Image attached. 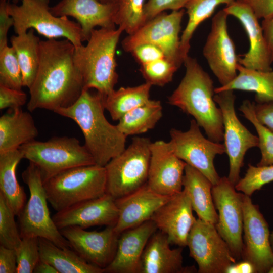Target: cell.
Here are the masks:
<instances>
[{
	"label": "cell",
	"mask_w": 273,
	"mask_h": 273,
	"mask_svg": "<svg viewBox=\"0 0 273 273\" xmlns=\"http://www.w3.org/2000/svg\"><path fill=\"white\" fill-rule=\"evenodd\" d=\"M74 51L75 46L67 39L40 40L39 67L29 88L30 112L67 107L80 96L84 87L74 63Z\"/></svg>",
	"instance_id": "obj_1"
},
{
	"label": "cell",
	"mask_w": 273,
	"mask_h": 273,
	"mask_svg": "<svg viewBox=\"0 0 273 273\" xmlns=\"http://www.w3.org/2000/svg\"><path fill=\"white\" fill-rule=\"evenodd\" d=\"M104 97L97 92L84 89L72 105L54 111L78 125L84 137V145L96 164L102 166L125 149L127 137L106 118Z\"/></svg>",
	"instance_id": "obj_2"
},
{
	"label": "cell",
	"mask_w": 273,
	"mask_h": 273,
	"mask_svg": "<svg viewBox=\"0 0 273 273\" xmlns=\"http://www.w3.org/2000/svg\"><path fill=\"white\" fill-rule=\"evenodd\" d=\"M183 64L185 75L168 102L193 116L209 140L220 143L223 141V117L214 99L213 81L196 59L188 55Z\"/></svg>",
	"instance_id": "obj_3"
},
{
	"label": "cell",
	"mask_w": 273,
	"mask_h": 273,
	"mask_svg": "<svg viewBox=\"0 0 273 273\" xmlns=\"http://www.w3.org/2000/svg\"><path fill=\"white\" fill-rule=\"evenodd\" d=\"M123 31L120 27L95 29L86 46L75 47L74 63L84 89H95L103 97L114 89L118 78L116 50Z\"/></svg>",
	"instance_id": "obj_4"
},
{
	"label": "cell",
	"mask_w": 273,
	"mask_h": 273,
	"mask_svg": "<svg viewBox=\"0 0 273 273\" xmlns=\"http://www.w3.org/2000/svg\"><path fill=\"white\" fill-rule=\"evenodd\" d=\"M48 202L56 212L106 193L104 166H80L64 170L44 184Z\"/></svg>",
	"instance_id": "obj_5"
},
{
	"label": "cell",
	"mask_w": 273,
	"mask_h": 273,
	"mask_svg": "<svg viewBox=\"0 0 273 273\" xmlns=\"http://www.w3.org/2000/svg\"><path fill=\"white\" fill-rule=\"evenodd\" d=\"M19 149L23 158L39 170L43 184L67 169L96 164L85 146L74 137H54L46 141L33 140Z\"/></svg>",
	"instance_id": "obj_6"
},
{
	"label": "cell",
	"mask_w": 273,
	"mask_h": 273,
	"mask_svg": "<svg viewBox=\"0 0 273 273\" xmlns=\"http://www.w3.org/2000/svg\"><path fill=\"white\" fill-rule=\"evenodd\" d=\"M49 3L50 0H22L20 5L9 3L8 10L14 20L15 34H24L33 29L47 39L63 37L75 47L82 45L83 39L80 24L67 16L53 15Z\"/></svg>",
	"instance_id": "obj_7"
},
{
	"label": "cell",
	"mask_w": 273,
	"mask_h": 273,
	"mask_svg": "<svg viewBox=\"0 0 273 273\" xmlns=\"http://www.w3.org/2000/svg\"><path fill=\"white\" fill-rule=\"evenodd\" d=\"M30 196L17 215L22 238L35 237L50 240L62 248H71L51 217L44 184L38 168L29 164L22 173Z\"/></svg>",
	"instance_id": "obj_8"
},
{
	"label": "cell",
	"mask_w": 273,
	"mask_h": 273,
	"mask_svg": "<svg viewBox=\"0 0 273 273\" xmlns=\"http://www.w3.org/2000/svg\"><path fill=\"white\" fill-rule=\"evenodd\" d=\"M151 143L148 138L134 137L128 148L104 166L106 193L117 199L147 184Z\"/></svg>",
	"instance_id": "obj_9"
},
{
	"label": "cell",
	"mask_w": 273,
	"mask_h": 273,
	"mask_svg": "<svg viewBox=\"0 0 273 273\" xmlns=\"http://www.w3.org/2000/svg\"><path fill=\"white\" fill-rule=\"evenodd\" d=\"M184 13V9L169 14L164 12L146 21L136 31L122 40L123 50L130 53L139 45L153 44L162 51L166 58L180 67L184 61L179 37Z\"/></svg>",
	"instance_id": "obj_10"
},
{
	"label": "cell",
	"mask_w": 273,
	"mask_h": 273,
	"mask_svg": "<svg viewBox=\"0 0 273 273\" xmlns=\"http://www.w3.org/2000/svg\"><path fill=\"white\" fill-rule=\"evenodd\" d=\"M200 127L192 119L186 131L172 128L168 142L177 157L203 174L213 186L221 177L216 171L214 160L217 155L225 153V148L224 144L206 139Z\"/></svg>",
	"instance_id": "obj_11"
},
{
	"label": "cell",
	"mask_w": 273,
	"mask_h": 273,
	"mask_svg": "<svg viewBox=\"0 0 273 273\" xmlns=\"http://www.w3.org/2000/svg\"><path fill=\"white\" fill-rule=\"evenodd\" d=\"M234 90L215 93L214 99L220 108L223 117V141L229 159V180L235 186L240 180V170L247 151L258 146L257 136L252 134L240 122L235 111Z\"/></svg>",
	"instance_id": "obj_12"
},
{
	"label": "cell",
	"mask_w": 273,
	"mask_h": 273,
	"mask_svg": "<svg viewBox=\"0 0 273 273\" xmlns=\"http://www.w3.org/2000/svg\"><path fill=\"white\" fill-rule=\"evenodd\" d=\"M187 246L198 265L199 273H226L237 262L215 224L198 218L189 234Z\"/></svg>",
	"instance_id": "obj_13"
},
{
	"label": "cell",
	"mask_w": 273,
	"mask_h": 273,
	"mask_svg": "<svg viewBox=\"0 0 273 273\" xmlns=\"http://www.w3.org/2000/svg\"><path fill=\"white\" fill-rule=\"evenodd\" d=\"M212 194L218 212L216 229L229 245L237 260L241 259L243 245V193L238 192L228 177H220Z\"/></svg>",
	"instance_id": "obj_14"
},
{
	"label": "cell",
	"mask_w": 273,
	"mask_h": 273,
	"mask_svg": "<svg viewBox=\"0 0 273 273\" xmlns=\"http://www.w3.org/2000/svg\"><path fill=\"white\" fill-rule=\"evenodd\" d=\"M243 245L241 259L251 263L256 273H268L273 265L270 232L259 206L243 194Z\"/></svg>",
	"instance_id": "obj_15"
},
{
	"label": "cell",
	"mask_w": 273,
	"mask_h": 273,
	"mask_svg": "<svg viewBox=\"0 0 273 273\" xmlns=\"http://www.w3.org/2000/svg\"><path fill=\"white\" fill-rule=\"evenodd\" d=\"M228 16L223 9L214 15L203 49V56L221 86L235 78L239 64L235 44L228 33Z\"/></svg>",
	"instance_id": "obj_16"
},
{
	"label": "cell",
	"mask_w": 273,
	"mask_h": 273,
	"mask_svg": "<svg viewBox=\"0 0 273 273\" xmlns=\"http://www.w3.org/2000/svg\"><path fill=\"white\" fill-rule=\"evenodd\" d=\"M60 231L71 248L88 263L105 269L112 261L119 236L114 226H107L101 231L69 226Z\"/></svg>",
	"instance_id": "obj_17"
},
{
	"label": "cell",
	"mask_w": 273,
	"mask_h": 273,
	"mask_svg": "<svg viewBox=\"0 0 273 273\" xmlns=\"http://www.w3.org/2000/svg\"><path fill=\"white\" fill-rule=\"evenodd\" d=\"M150 151L148 186L164 196H172L181 192L187 163L175 155L169 142H151Z\"/></svg>",
	"instance_id": "obj_18"
},
{
	"label": "cell",
	"mask_w": 273,
	"mask_h": 273,
	"mask_svg": "<svg viewBox=\"0 0 273 273\" xmlns=\"http://www.w3.org/2000/svg\"><path fill=\"white\" fill-rule=\"evenodd\" d=\"M118 217L115 199L107 193L56 212L52 216L59 230L69 226L84 229L98 225L114 226Z\"/></svg>",
	"instance_id": "obj_19"
},
{
	"label": "cell",
	"mask_w": 273,
	"mask_h": 273,
	"mask_svg": "<svg viewBox=\"0 0 273 273\" xmlns=\"http://www.w3.org/2000/svg\"><path fill=\"white\" fill-rule=\"evenodd\" d=\"M190 200L183 190L163 204L151 220L164 233L171 244L185 247L189 234L196 218Z\"/></svg>",
	"instance_id": "obj_20"
},
{
	"label": "cell",
	"mask_w": 273,
	"mask_h": 273,
	"mask_svg": "<svg viewBox=\"0 0 273 273\" xmlns=\"http://www.w3.org/2000/svg\"><path fill=\"white\" fill-rule=\"evenodd\" d=\"M223 10L240 21L249 39L248 51L243 58H238L239 64L251 69L272 70V62L261 25L250 7L241 0H235Z\"/></svg>",
	"instance_id": "obj_21"
},
{
	"label": "cell",
	"mask_w": 273,
	"mask_h": 273,
	"mask_svg": "<svg viewBox=\"0 0 273 273\" xmlns=\"http://www.w3.org/2000/svg\"><path fill=\"white\" fill-rule=\"evenodd\" d=\"M117 4H105L98 0H61L50 7L56 16H70L81 28L83 41H87L97 26L115 28L114 19Z\"/></svg>",
	"instance_id": "obj_22"
},
{
	"label": "cell",
	"mask_w": 273,
	"mask_h": 273,
	"mask_svg": "<svg viewBox=\"0 0 273 273\" xmlns=\"http://www.w3.org/2000/svg\"><path fill=\"white\" fill-rule=\"evenodd\" d=\"M157 230L154 222L149 220L121 233L115 256L105 272L140 273L144 249Z\"/></svg>",
	"instance_id": "obj_23"
},
{
	"label": "cell",
	"mask_w": 273,
	"mask_h": 273,
	"mask_svg": "<svg viewBox=\"0 0 273 273\" xmlns=\"http://www.w3.org/2000/svg\"><path fill=\"white\" fill-rule=\"evenodd\" d=\"M171 197L156 193L146 184L135 191L115 199L118 217L114 231L120 235L125 230L151 220L154 213Z\"/></svg>",
	"instance_id": "obj_24"
},
{
	"label": "cell",
	"mask_w": 273,
	"mask_h": 273,
	"mask_svg": "<svg viewBox=\"0 0 273 273\" xmlns=\"http://www.w3.org/2000/svg\"><path fill=\"white\" fill-rule=\"evenodd\" d=\"M167 236L156 231L144 249L140 273H191L197 271L194 266H184L183 248L172 249Z\"/></svg>",
	"instance_id": "obj_25"
},
{
	"label": "cell",
	"mask_w": 273,
	"mask_h": 273,
	"mask_svg": "<svg viewBox=\"0 0 273 273\" xmlns=\"http://www.w3.org/2000/svg\"><path fill=\"white\" fill-rule=\"evenodd\" d=\"M213 184L203 174L187 164L183 178V190L188 195L198 218L215 224L218 214L214 203Z\"/></svg>",
	"instance_id": "obj_26"
},
{
	"label": "cell",
	"mask_w": 273,
	"mask_h": 273,
	"mask_svg": "<svg viewBox=\"0 0 273 273\" xmlns=\"http://www.w3.org/2000/svg\"><path fill=\"white\" fill-rule=\"evenodd\" d=\"M31 115L21 108L11 110L0 117V153L18 149L37 136Z\"/></svg>",
	"instance_id": "obj_27"
},
{
	"label": "cell",
	"mask_w": 273,
	"mask_h": 273,
	"mask_svg": "<svg viewBox=\"0 0 273 273\" xmlns=\"http://www.w3.org/2000/svg\"><path fill=\"white\" fill-rule=\"evenodd\" d=\"M23 158L18 149L0 153V193L17 216L26 203V195L17 179L16 168Z\"/></svg>",
	"instance_id": "obj_28"
},
{
	"label": "cell",
	"mask_w": 273,
	"mask_h": 273,
	"mask_svg": "<svg viewBox=\"0 0 273 273\" xmlns=\"http://www.w3.org/2000/svg\"><path fill=\"white\" fill-rule=\"evenodd\" d=\"M40 260L58 273H103L105 269L88 263L70 248H62L50 240L38 238Z\"/></svg>",
	"instance_id": "obj_29"
},
{
	"label": "cell",
	"mask_w": 273,
	"mask_h": 273,
	"mask_svg": "<svg viewBox=\"0 0 273 273\" xmlns=\"http://www.w3.org/2000/svg\"><path fill=\"white\" fill-rule=\"evenodd\" d=\"M238 74L228 84L215 88V93L240 90L255 93L257 103H273V70L259 71L238 64Z\"/></svg>",
	"instance_id": "obj_30"
},
{
	"label": "cell",
	"mask_w": 273,
	"mask_h": 273,
	"mask_svg": "<svg viewBox=\"0 0 273 273\" xmlns=\"http://www.w3.org/2000/svg\"><path fill=\"white\" fill-rule=\"evenodd\" d=\"M30 29L26 33L13 35L10 39L21 70L23 86L29 88L36 76L39 62L40 40Z\"/></svg>",
	"instance_id": "obj_31"
},
{
	"label": "cell",
	"mask_w": 273,
	"mask_h": 273,
	"mask_svg": "<svg viewBox=\"0 0 273 273\" xmlns=\"http://www.w3.org/2000/svg\"><path fill=\"white\" fill-rule=\"evenodd\" d=\"M152 85L145 82L133 87L114 89L104 97V105L112 119L118 121L125 114L141 106L150 99Z\"/></svg>",
	"instance_id": "obj_32"
},
{
	"label": "cell",
	"mask_w": 273,
	"mask_h": 273,
	"mask_svg": "<svg viewBox=\"0 0 273 273\" xmlns=\"http://www.w3.org/2000/svg\"><path fill=\"white\" fill-rule=\"evenodd\" d=\"M162 116L160 101L150 99L125 114L116 125L126 136L140 134L153 129Z\"/></svg>",
	"instance_id": "obj_33"
},
{
	"label": "cell",
	"mask_w": 273,
	"mask_h": 273,
	"mask_svg": "<svg viewBox=\"0 0 273 273\" xmlns=\"http://www.w3.org/2000/svg\"><path fill=\"white\" fill-rule=\"evenodd\" d=\"M235 0H189L185 8L188 16L186 28L180 36V49L184 59L189 55L190 41L199 25L209 18L221 4L226 6Z\"/></svg>",
	"instance_id": "obj_34"
},
{
	"label": "cell",
	"mask_w": 273,
	"mask_h": 273,
	"mask_svg": "<svg viewBox=\"0 0 273 273\" xmlns=\"http://www.w3.org/2000/svg\"><path fill=\"white\" fill-rule=\"evenodd\" d=\"M239 110L255 127L258 139L261 159L257 166L273 165V131L261 123L256 117L254 103L248 100L243 101Z\"/></svg>",
	"instance_id": "obj_35"
},
{
	"label": "cell",
	"mask_w": 273,
	"mask_h": 273,
	"mask_svg": "<svg viewBox=\"0 0 273 273\" xmlns=\"http://www.w3.org/2000/svg\"><path fill=\"white\" fill-rule=\"evenodd\" d=\"M145 0H119L115 16V25L128 35L136 31L146 22L144 17Z\"/></svg>",
	"instance_id": "obj_36"
},
{
	"label": "cell",
	"mask_w": 273,
	"mask_h": 273,
	"mask_svg": "<svg viewBox=\"0 0 273 273\" xmlns=\"http://www.w3.org/2000/svg\"><path fill=\"white\" fill-rule=\"evenodd\" d=\"M0 85L16 89L23 87L21 70L12 46L0 50Z\"/></svg>",
	"instance_id": "obj_37"
},
{
	"label": "cell",
	"mask_w": 273,
	"mask_h": 273,
	"mask_svg": "<svg viewBox=\"0 0 273 273\" xmlns=\"http://www.w3.org/2000/svg\"><path fill=\"white\" fill-rule=\"evenodd\" d=\"M15 214L4 196L0 193V244L16 250L22 238L15 220Z\"/></svg>",
	"instance_id": "obj_38"
},
{
	"label": "cell",
	"mask_w": 273,
	"mask_h": 273,
	"mask_svg": "<svg viewBox=\"0 0 273 273\" xmlns=\"http://www.w3.org/2000/svg\"><path fill=\"white\" fill-rule=\"evenodd\" d=\"M272 181L273 165L255 166L249 164L244 176L235 187L238 192L251 197L255 192Z\"/></svg>",
	"instance_id": "obj_39"
},
{
	"label": "cell",
	"mask_w": 273,
	"mask_h": 273,
	"mask_svg": "<svg viewBox=\"0 0 273 273\" xmlns=\"http://www.w3.org/2000/svg\"><path fill=\"white\" fill-rule=\"evenodd\" d=\"M179 67L166 57L141 65L140 71L146 82L163 86L171 82Z\"/></svg>",
	"instance_id": "obj_40"
},
{
	"label": "cell",
	"mask_w": 273,
	"mask_h": 273,
	"mask_svg": "<svg viewBox=\"0 0 273 273\" xmlns=\"http://www.w3.org/2000/svg\"><path fill=\"white\" fill-rule=\"evenodd\" d=\"M17 257V273H32L40 260L38 238H22L21 244L15 250Z\"/></svg>",
	"instance_id": "obj_41"
},
{
	"label": "cell",
	"mask_w": 273,
	"mask_h": 273,
	"mask_svg": "<svg viewBox=\"0 0 273 273\" xmlns=\"http://www.w3.org/2000/svg\"><path fill=\"white\" fill-rule=\"evenodd\" d=\"M189 0H148L144 6V17L147 21L167 10H179L185 8ZM146 23V22H145Z\"/></svg>",
	"instance_id": "obj_42"
},
{
	"label": "cell",
	"mask_w": 273,
	"mask_h": 273,
	"mask_svg": "<svg viewBox=\"0 0 273 273\" xmlns=\"http://www.w3.org/2000/svg\"><path fill=\"white\" fill-rule=\"evenodd\" d=\"M27 100L25 93L0 85V109L9 108L13 110L21 108Z\"/></svg>",
	"instance_id": "obj_43"
},
{
	"label": "cell",
	"mask_w": 273,
	"mask_h": 273,
	"mask_svg": "<svg viewBox=\"0 0 273 273\" xmlns=\"http://www.w3.org/2000/svg\"><path fill=\"white\" fill-rule=\"evenodd\" d=\"M140 65L166 57L162 51L153 44L144 43L138 46L130 52Z\"/></svg>",
	"instance_id": "obj_44"
},
{
	"label": "cell",
	"mask_w": 273,
	"mask_h": 273,
	"mask_svg": "<svg viewBox=\"0 0 273 273\" xmlns=\"http://www.w3.org/2000/svg\"><path fill=\"white\" fill-rule=\"evenodd\" d=\"M9 4V0H0V50L8 46V32L14 25V20L8 10Z\"/></svg>",
	"instance_id": "obj_45"
},
{
	"label": "cell",
	"mask_w": 273,
	"mask_h": 273,
	"mask_svg": "<svg viewBox=\"0 0 273 273\" xmlns=\"http://www.w3.org/2000/svg\"><path fill=\"white\" fill-rule=\"evenodd\" d=\"M0 273H17V257L15 249L1 245Z\"/></svg>",
	"instance_id": "obj_46"
},
{
	"label": "cell",
	"mask_w": 273,
	"mask_h": 273,
	"mask_svg": "<svg viewBox=\"0 0 273 273\" xmlns=\"http://www.w3.org/2000/svg\"><path fill=\"white\" fill-rule=\"evenodd\" d=\"M248 5L258 19L273 16V0H241Z\"/></svg>",
	"instance_id": "obj_47"
},
{
	"label": "cell",
	"mask_w": 273,
	"mask_h": 273,
	"mask_svg": "<svg viewBox=\"0 0 273 273\" xmlns=\"http://www.w3.org/2000/svg\"><path fill=\"white\" fill-rule=\"evenodd\" d=\"M254 109L259 122L273 131V103H254Z\"/></svg>",
	"instance_id": "obj_48"
},
{
	"label": "cell",
	"mask_w": 273,
	"mask_h": 273,
	"mask_svg": "<svg viewBox=\"0 0 273 273\" xmlns=\"http://www.w3.org/2000/svg\"><path fill=\"white\" fill-rule=\"evenodd\" d=\"M263 35L269 53L272 63L273 62V16L263 20L261 24Z\"/></svg>",
	"instance_id": "obj_49"
},
{
	"label": "cell",
	"mask_w": 273,
	"mask_h": 273,
	"mask_svg": "<svg viewBox=\"0 0 273 273\" xmlns=\"http://www.w3.org/2000/svg\"><path fill=\"white\" fill-rule=\"evenodd\" d=\"M243 272V273H256L253 265L248 261L243 260L240 262H236L231 265L228 269L226 273Z\"/></svg>",
	"instance_id": "obj_50"
},
{
	"label": "cell",
	"mask_w": 273,
	"mask_h": 273,
	"mask_svg": "<svg viewBox=\"0 0 273 273\" xmlns=\"http://www.w3.org/2000/svg\"><path fill=\"white\" fill-rule=\"evenodd\" d=\"M33 273H58V272L52 265L40 260L36 265Z\"/></svg>",
	"instance_id": "obj_51"
},
{
	"label": "cell",
	"mask_w": 273,
	"mask_h": 273,
	"mask_svg": "<svg viewBox=\"0 0 273 273\" xmlns=\"http://www.w3.org/2000/svg\"><path fill=\"white\" fill-rule=\"evenodd\" d=\"M100 2L105 4H116L119 0H98Z\"/></svg>",
	"instance_id": "obj_52"
},
{
	"label": "cell",
	"mask_w": 273,
	"mask_h": 273,
	"mask_svg": "<svg viewBox=\"0 0 273 273\" xmlns=\"http://www.w3.org/2000/svg\"><path fill=\"white\" fill-rule=\"evenodd\" d=\"M270 245H271V248L273 250V230L270 233Z\"/></svg>",
	"instance_id": "obj_53"
},
{
	"label": "cell",
	"mask_w": 273,
	"mask_h": 273,
	"mask_svg": "<svg viewBox=\"0 0 273 273\" xmlns=\"http://www.w3.org/2000/svg\"><path fill=\"white\" fill-rule=\"evenodd\" d=\"M22 1V0H12V2L14 4H17V3H18L19 1Z\"/></svg>",
	"instance_id": "obj_54"
},
{
	"label": "cell",
	"mask_w": 273,
	"mask_h": 273,
	"mask_svg": "<svg viewBox=\"0 0 273 273\" xmlns=\"http://www.w3.org/2000/svg\"><path fill=\"white\" fill-rule=\"evenodd\" d=\"M268 273H273V265L270 268Z\"/></svg>",
	"instance_id": "obj_55"
}]
</instances>
